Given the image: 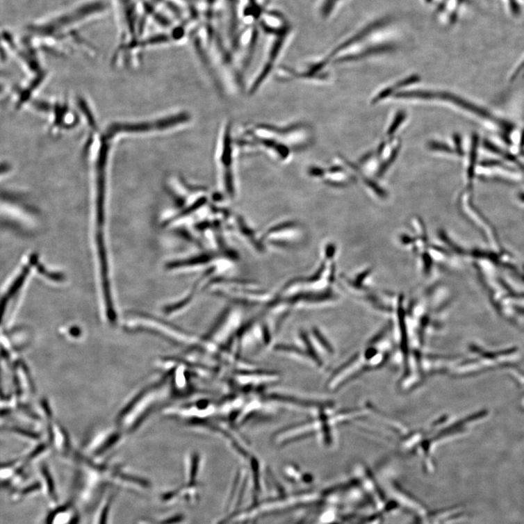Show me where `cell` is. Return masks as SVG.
Instances as JSON below:
<instances>
[{
    "mask_svg": "<svg viewBox=\"0 0 524 524\" xmlns=\"http://www.w3.org/2000/svg\"><path fill=\"white\" fill-rule=\"evenodd\" d=\"M302 129L299 124L286 126L271 123H255L244 126L236 133L238 150L247 152H261L277 161H286L297 145L292 136Z\"/></svg>",
    "mask_w": 524,
    "mask_h": 524,
    "instance_id": "obj_1",
    "label": "cell"
},
{
    "mask_svg": "<svg viewBox=\"0 0 524 524\" xmlns=\"http://www.w3.org/2000/svg\"><path fill=\"white\" fill-rule=\"evenodd\" d=\"M108 9L105 0H86L84 3L75 5L72 8L57 15H52L48 19L40 21L29 28L34 35L39 38H67L74 31L92 19H97Z\"/></svg>",
    "mask_w": 524,
    "mask_h": 524,
    "instance_id": "obj_2",
    "label": "cell"
},
{
    "mask_svg": "<svg viewBox=\"0 0 524 524\" xmlns=\"http://www.w3.org/2000/svg\"><path fill=\"white\" fill-rule=\"evenodd\" d=\"M239 152L233 122L227 120L220 130L215 149V166L218 179L227 193L233 196L236 189V159Z\"/></svg>",
    "mask_w": 524,
    "mask_h": 524,
    "instance_id": "obj_3",
    "label": "cell"
},
{
    "mask_svg": "<svg viewBox=\"0 0 524 524\" xmlns=\"http://www.w3.org/2000/svg\"><path fill=\"white\" fill-rule=\"evenodd\" d=\"M112 499L108 498L106 502H104L100 507L97 515V520L95 524H107L108 516H109L110 505Z\"/></svg>",
    "mask_w": 524,
    "mask_h": 524,
    "instance_id": "obj_4",
    "label": "cell"
},
{
    "mask_svg": "<svg viewBox=\"0 0 524 524\" xmlns=\"http://www.w3.org/2000/svg\"><path fill=\"white\" fill-rule=\"evenodd\" d=\"M509 2H510L511 10L514 13V14L518 15L520 13V8L516 0H509Z\"/></svg>",
    "mask_w": 524,
    "mask_h": 524,
    "instance_id": "obj_5",
    "label": "cell"
},
{
    "mask_svg": "<svg viewBox=\"0 0 524 524\" xmlns=\"http://www.w3.org/2000/svg\"><path fill=\"white\" fill-rule=\"evenodd\" d=\"M523 69H524V61L521 64V65L520 66V67L516 70V74H514V76H516V75L518 74H519L521 71H523Z\"/></svg>",
    "mask_w": 524,
    "mask_h": 524,
    "instance_id": "obj_6",
    "label": "cell"
}]
</instances>
